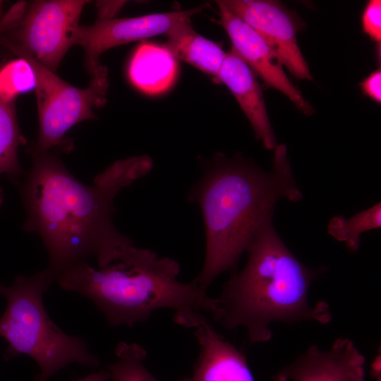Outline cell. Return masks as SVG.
<instances>
[{"label": "cell", "mask_w": 381, "mask_h": 381, "mask_svg": "<svg viewBox=\"0 0 381 381\" xmlns=\"http://www.w3.org/2000/svg\"><path fill=\"white\" fill-rule=\"evenodd\" d=\"M30 153L31 168L20 190L23 229L40 236L48 254L47 269L54 279L90 258L98 267L123 258L134 246L114 226V198L150 172L152 158L144 155L117 160L89 186L70 173L58 152Z\"/></svg>", "instance_id": "6da1fadb"}, {"label": "cell", "mask_w": 381, "mask_h": 381, "mask_svg": "<svg viewBox=\"0 0 381 381\" xmlns=\"http://www.w3.org/2000/svg\"><path fill=\"white\" fill-rule=\"evenodd\" d=\"M302 198L284 144L274 149L270 171L241 157L215 155L188 195L199 205L205 229V260L194 279L199 286L207 291L219 274L235 270L255 234L272 218L277 201Z\"/></svg>", "instance_id": "7a4b0ae2"}, {"label": "cell", "mask_w": 381, "mask_h": 381, "mask_svg": "<svg viewBox=\"0 0 381 381\" xmlns=\"http://www.w3.org/2000/svg\"><path fill=\"white\" fill-rule=\"evenodd\" d=\"M246 252L243 270H234L219 297L212 299L210 313L217 324L230 329L245 327L251 343H263L272 337L273 322L331 321L327 302L312 306L308 301L312 282L327 267L310 268L301 262L277 234L272 218L260 228Z\"/></svg>", "instance_id": "3957f363"}, {"label": "cell", "mask_w": 381, "mask_h": 381, "mask_svg": "<svg viewBox=\"0 0 381 381\" xmlns=\"http://www.w3.org/2000/svg\"><path fill=\"white\" fill-rule=\"evenodd\" d=\"M180 270L176 260L133 246L121 260L98 269L83 262L57 274L54 282L90 299L110 325L133 327L161 308L175 310V322L210 312L212 298L195 280L179 282Z\"/></svg>", "instance_id": "277c9868"}, {"label": "cell", "mask_w": 381, "mask_h": 381, "mask_svg": "<svg viewBox=\"0 0 381 381\" xmlns=\"http://www.w3.org/2000/svg\"><path fill=\"white\" fill-rule=\"evenodd\" d=\"M54 282L47 269L32 275L16 277L11 286L0 284V295L7 305L0 318V337L8 342L6 361L19 355L31 357L40 373L33 381H49L59 370L71 363L89 368L100 365L87 341L61 330L47 314L43 295Z\"/></svg>", "instance_id": "5b68a950"}, {"label": "cell", "mask_w": 381, "mask_h": 381, "mask_svg": "<svg viewBox=\"0 0 381 381\" xmlns=\"http://www.w3.org/2000/svg\"><path fill=\"white\" fill-rule=\"evenodd\" d=\"M17 57L28 61L35 80L39 134L30 152L69 153L73 147L66 136L75 124L96 118L94 109L103 106L109 85L105 66L91 75L85 88L75 87L59 78L28 53L10 49Z\"/></svg>", "instance_id": "8992f818"}, {"label": "cell", "mask_w": 381, "mask_h": 381, "mask_svg": "<svg viewBox=\"0 0 381 381\" xmlns=\"http://www.w3.org/2000/svg\"><path fill=\"white\" fill-rule=\"evenodd\" d=\"M85 0H37L27 2L19 22L0 37V45L22 50L56 73L73 46V32Z\"/></svg>", "instance_id": "52a82bcc"}, {"label": "cell", "mask_w": 381, "mask_h": 381, "mask_svg": "<svg viewBox=\"0 0 381 381\" xmlns=\"http://www.w3.org/2000/svg\"><path fill=\"white\" fill-rule=\"evenodd\" d=\"M205 8L206 5H200L188 10L133 18H99L90 25H78L73 32V44L83 49L85 66L91 76L104 67L99 58L104 52L135 40L165 35L181 20Z\"/></svg>", "instance_id": "ba28073f"}, {"label": "cell", "mask_w": 381, "mask_h": 381, "mask_svg": "<svg viewBox=\"0 0 381 381\" xmlns=\"http://www.w3.org/2000/svg\"><path fill=\"white\" fill-rule=\"evenodd\" d=\"M222 2L262 37L296 79L312 80L308 65L297 43L296 33L302 25L296 15L277 1L223 0Z\"/></svg>", "instance_id": "9c48e42d"}, {"label": "cell", "mask_w": 381, "mask_h": 381, "mask_svg": "<svg viewBox=\"0 0 381 381\" xmlns=\"http://www.w3.org/2000/svg\"><path fill=\"white\" fill-rule=\"evenodd\" d=\"M220 24L231 42L234 51L269 87L286 95L303 114L314 109L288 78L275 52L254 29L217 1Z\"/></svg>", "instance_id": "30bf717a"}, {"label": "cell", "mask_w": 381, "mask_h": 381, "mask_svg": "<svg viewBox=\"0 0 381 381\" xmlns=\"http://www.w3.org/2000/svg\"><path fill=\"white\" fill-rule=\"evenodd\" d=\"M365 358L349 338L337 339L329 349L311 345L273 376V381H365Z\"/></svg>", "instance_id": "8fae6325"}, {"label": "cell", "mask_w": 381, "mask_h": 381, "mask_svg": "<svg viewBox=\"0 0 381 381\" xmlns=\"http://www.w3.org/2000/svg\"><path fill=\"white\" fill-rule=\"evenodd\" d=\"M179 325L193 329L200 348L190 381H255L245 354L215 330L205 313L187 316Z\"/></svg>", "instance_id": "7c38bea8"}, {"label": "cell", "mask_w": 381, "mask_h": 381, "mask_svg": "<svg viewBox=\"0 0 381 381\" xmlns=\"http://www.w3.org/2000/svg\"><path fill=\"white\" fill-rule=\"evenodd\" d=\"M217 82L235 97L249 121L256 139L267 150L278 145L267 112L262 89L251 68L231 49L226 53Z\"/></svg>", "instance_id": "4fadbf2b"}, {"label": "cell", "mask_w": 381, "mask_h": 381, "mask_svg": "<svg viewBox=\"0 0 381 381\" xmlns=\"http://www.w3.org/2000/svg\"><path fill=\"white\" fill-rule=\"evenodd\" d=\"M167 40L162 44L176 59H181L217 78L226 56L222 47L193 29L190 18H185L166 34Z\"/></svg>", "instance_id": "5bb4252c"}, {"label": "cell", "mask_w": 381, "mask_h": 381, "mask_svg": "<svg viewBox=\"0 0 381 381\" xmlns=\"http://www.w3.org/2000/svg\"><path fill=\"white\" fill-rule=\"evenodd\" d=\"M176 73V59L163 45L150 42L138 45L128 67V78L132 84L149 95L168 90Z\"/></svg>", "instance_id": "9a60e30c"}, {"label": "cell", "mask_w": 381, "mask_h": 381, "mask_svg": "<svg viewBox=\"0 0 381 381\" xmlns=\"http://www.w3.org/2000/svg\"><path fill=\"white\" fill-rule=\"evenodd\" d=\"M25 143L26 140L18 126L15 104L7 103L0 99V176L6 174L13 182L18 183L22 169L18 150ZM3 195L0 187V206Z\"/></svg>", "instance_id": "2e32d148"}, {"label": "cell", "mask_w": 381, "mask_h": 381, "mask_svg": "<svg viewBox=\"0 0 381 381\" xmlns=\"http://www.w3.org/2000/svg\"><path fill=\"white\" fill-rule=\"evenodd\" d=\"M380 226L381 203L379 202L350 218L334 216L328 224L327 232L338 241L344 243L349 253H355L360 247L361 235Z\"/></svg>", "instance_id": "e0dca14e"}, {"label": "cell", "mask_w": 381, "mask_h": 381, "mask_svg": "<svg viewBox=\"0 0 381 381\" xmlns=\"http://www.w3.org/2000/svg\"><path fill=\"white\" fill-rule=\"evenodd\" d=\"M115 355L116 360L107 367L112 381H159L145 365L147 352L139 344L121 341L115 349ZM179 381H190V378Z\"/></svg>", "instance_id": "ac0fdd59"}, {"label": "cell", "mask_w": 381, "mask_h": 381, "mask_svg": "<svg viewBox=\"0 0 381 381\" xmlns=\"http://www.w3.org/2000/svg\"><path fill=\"white\" fill-rule=\"evenodd\" d=\"M33 70L25 59L18 57L0 65V99L15 104L18 96L35 87Z\"/></svg>", "instance_id": "d6986e66"}, {"label": "cell", "mask_w": 381, "mask_h": 381, "mask_svg": "<svg viewBox=\"0 0 381 381\" xmlns=\"http://www.w3.org/2000/svg\"><path fill=\"white\" fill-rule=\"evenodd\" d=\"M363 32L380 46L381 42V1L367 2L361 16Z\"/></svg>", "instance_id": "ffe728a7"}, {"label": "cell", "mask_w": 381, "mask_h": 381, "mask_svg": "<svg viewBox=\"0 0 381 381\" xmlns=\"http://www.w3.org/2000/svg\"><path fill=\"white\" fill-rule=\"evenodd\" d=\"M363 95L377 104L381 103V70L377 68L370 73L361 83Z\"/></svg>", "instance_id": "44dd1931"}, {"label": "cell", "mask_w": 381, "mask_h": 381, "mask_svg": "<svg viewBox=\"0 0 381 381\" xmlns=\"http://www.w3.org/2000/svg\"><path fill=\"white\" fill-rule=\"evenodd\" d=\"M27 1H20L15 3L0 17V37L12 29L22 18Z\"/></svg>", "instance_id": "7402d4cb"}, {"label": "cell", "mask_w": 381, "mask_h": 381, "mask_svg": "<svg viewBox=\"0 0 381 381\" xmlns=\"http://www.w3.org/2000/svg\"><path fill=\"white\" fill-rule=\"evenodd\" d=\"M109 379H110L109 371L107 370H100L75 381H107Z\"/></svg>", "instance_id": "603a6c76"}, {"label": "cell", "mask_w": 381, "mask_h": 381, "mask_svg": "<svg viewBox=\"0 0 381 381\" xmlns=\"http://www.w3.org/2000/svg\"><path fill=\"white\" fill-rule=\"evenodd\" d=\"M1 5H2V1H0V17L3 15V14H1Z\"/></svg>", "instance_id": "cb8c5ba5"}]
</instances>
